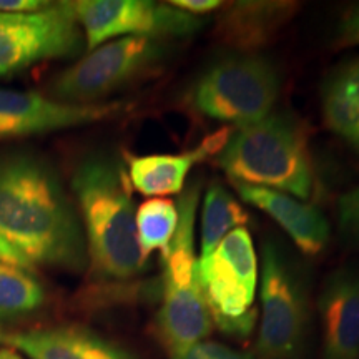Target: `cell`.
<instances>
[{
	"label": "cell",
	"mask_w": 359,
	"mask_h": 359,
	"mask_svg": "<svg viewBox=\"0 0 359 359\" xmlns=\"http://www.w3.org/2000/svg\"><path fill=\"white\" fill-rule=\"evenodd\" d=\"M8 346L29 359H138L95 331L74 325L22 331L11 336Z\"/></svg>",
	"instance_id": "cell-14"
},
{
	"label": "cell",
	"mask_w": 359,
	"mask_h": 359,
	"mask_svg": "<svg viewBox=\"0 0 359 359\" xmlns=\"http://www.w3.org/2000/svg\"><path fill=\"white\" fill-rule=\"evenodd\" d=\"M137 236L143 253L151 255L160 250L165 253L178 223V210L172 200L151 198L143 201L137 210Z\"/></svg>",
	"instance_id": "cell-20"
},
{
	"label": "cell",
	"mask_w": 359,
	"mask_h": 359,
	"mask_svg": "<svg viewBox=\"0 0 359 359\" xmlns=\"http://www.w3.org/2000/svg\"><path fill=\"white\" fill-rule=\"evenodd\" d=\"M338 230L344 243L359 250V185L338 201Z\"/></svg>",
	"instance_id": "cell-21"
},
{
	"label": "cell",
	"mask_w": 359,
	"mask_h": 359,
	"mask_svg": "<svg viewBox=\"0 0 359 359\" xmlns=\"http://www.w3.org/2000/svg\"><path fill=\"white\" fill-rule=\"evenodd\" d=\"M0 262L32 273L88 264L77 205L50 161L25 148L0 154Z\"/></svg>",
	"instance_id": "cell-1"
},
{
	"label": "cell",
	"mask_w": 359,
	"mask_h": 359,
	"mask_svg": "<svg viewBox=\"0 0 359 359\" xmlns=\"http://www.w3.org/2000/svg\"><path fill=\"white\" fill-rule=\"evenodd\" d=\"M70 188L82 222L88 264L102 280L123 281L148 266L137 236V210L123 163L105 151L79 161Z\"/></svg>",
	"instance_id": "cell-2"
},
{
	"label": "cell",
	"mask_w": 359,
	"mask_h": 359,
	"mask_svg": "<svg viewBox=\"0 0 359 359\" xmlns=\"http://www.w3.org/2000/svg\"><path fill=\"white\" fill-rule=\"evenodd\" d=\"M231 183L246 203L257 206L273 222L280 224L281 230L306 257H316L326 250L331 236L330 223L316 206L271 188L238 182Z\"/></svg>",
	"instance_id": "cell-13"
},
{
	"label": "cell",
	"mask_w": 359,
	"mask_h": 359,
	"mask_svg": "<svg viewBox=\"0 0 359 359\" xmlns=\"http://www.w3.org/2000/svg\"><path fill=\"white\" fill-rule=\"evenodd\" d=\"M122 102L74 105L37 92L0 88V140L85 127L125 114Z\"/></svg>",
	"instance_id": "cell-10"
},
{
	"label": "cell",
	"mask_w": 359,
	"mask_h": 359,
	"mask_svg": "<svg viewBox=\"0 0 359 359\" xmlns=\"http://www.w3.org/2000/svg\"><path fill=\"white\" fill-rule=\"evenodd\" d=\"M83 45L72 2H50L30 13H0V77L50 58L74 57Z\"/></svg>",
	"instance_id": "cell-9"
},
{
	"label": "cell",
	"mask_w": 359,
	"mask_h": 359,
	"mask_svg": "<svg viewBox=\"0 0 359 359\" xmlns=\"http://www.w3.org/2000/svg\"><path fill=\"white\" fill-rule=\"evenodd\" d=\"M302 4L290 0L223 2L215 17L213 35L233 53H259L293 20Z\"/></svg>",
	"instance_id": "cell-11"
},
{
	"label": "cell",
	"mask_w": 359,
	"mask_h": 359,
	"mask_svg": "<svg viewBox=\"0 0 359 359\" xmlns=\"http://www.w3.org/2000/svg\"><path fill=\"white\" fill-rule=\"evenodd\" d=\"M321 116L326 128L359 156V55L346 58L326 75Z\"/></svg>",
	"instance_id": "cell-17"
},
{
	"label": "cell",
	"mask_w": 359,
	"mask_h": 359,
	"mask_svg": "<svg viewBox=\"0 0 359 359\" xmlns=\"http://www.w3.org/2000/svg\"><path fill=\"white\" fill-rule=\"evenodd\" d=\"M170 4L180 11L191 13V15L203 17L205 13L218 11L223 2H219V0H173Z\"/></svg>",
	"instance_id": "cell-24"
},
{
	"label": "cell",
	"mask_w": 359,
	"mask_h": 359,
	"mask_svg": "<svg viewBox=\"0 0 359 359\" xmlns=\"http://www.w3.org/2000/svg\"><path fill=\"white\" fill-rule=\"evenodd\" d=\"M231 130L223 128L206 137L195 150L185 154H158L132 156L128 161V180L135 190L147 196H165L182 193L193 165L210 155H218L226 145Z\"/></svg>",
	"instance_id": "cell-15"
},
{
	"label": "cell",
	"mask_w": 359,
	"mask_h": 359,
	"mask_svg": "<svg viewBox=\"0 0 359 359\" xmlns=\"http://www.w3.org/2000/svg\"><path fill=\"white\" fill-rule=\"evenodd\" d=\"M0 359H25L17 349L8 346H0Z\"/></svg>",
	"instance_id": "cell-26"
},
{
	"label": "cell",
	"mask_w": 359,
	"mask_h": 359,
	"mask_svg": "<svg viewBox=\"0 0 359 359\" xmlns=\"http://www.w3.org/2000/svg\"><path fill=\"white\" fill-rule=\"evenodd\" d=\"M259 302L258 358L302 359L311 325L309 290L293 259L273 241H264L262 250Z\"/></svg>",
	"instance_id": "cell-6"
},
{
	"label": "cell",
	"mask_w": 359,
	"mask_h": 359,
	"mask_svg": "<svg viewBox=\"0 0 359 359\" xmlns=\"http://www.w3.org/2000/svg\"><path fill=\"white\" fill-rule=\"evenodd\" d=\"M47 291L35 273L0 262V321H13L39 311Z\"/></svg>",
	"instance_id": "cell-19"
},
{
	"label": "cell",
	"mask_w": 359,
	"mask_h": 359,
	"mask_svg": "<svg viewBox=\"0 0 359 359\" xmlns=\"http://www.w3.org/2000/svg\"><path fill=\"white\" fill-rule=\"evenodd\" d=\"M42 0H0V13H30L47 7Z\"/></svg>",
	"instance_id": "cell-25"
},
{
	"label": "cell",
	"mask_w": 359,
	"mask_h": 359,
	"mask_svg": "<svg viewBox=\"0 0 359 359\" xmlns=\"http://www.w3.org/2000/svg\"><path fill=\"white\" fill-rule=\"evenodd\" d=\"M198 275L213 325L228 336H248L257 321L258 258L246 226L228 233L210 257L198 259Z\"/></svg>",
	"instance_id": "cell-7"
},
{
	"label": "cell",
	"mask_w": 359,
	"mask_h": 359,
	"mask_svg": "<svg viewBox=\"0 0 359 359\" xmlns=\"http://www.w3.org/2000/svg\"><path fill=\"white\" fill-rule=\"evenodd\" d=\"M11 333H7L2 326H0V346H8L11 344Z\"/></svg>",
	"instance_id": "cell-27"
},
{
	"label": "cell",
	"mask_w": 359,
	"mask_h": 359,
	"mask_svg": "<svg viewBox=\"0 0 359 359\" xmlns=\"http://www.w3.org/2000/svg\"><path fill=\"white\" fill-rule=\"evenodd\" d=\"M334 48H351L359 47V2L351 4L341 13L338 25H336Z\"/></svg>",
	"instance_id": "cell-23"
},
{
	"label": "cell",
	"mask_w": 359,
	"mask_h": 359,
	"mask_svg": "<svg viewBox=\"0 0 359 359\" xmlns=\"http://www.w3.org/2000/svg\"><path fill=\"white\" fill-rule=\"evenodd\" d=\"M87 50L123 37L178 40L208 24L205 17L187 13L172 4L148 0H79L72 2Z\"/></svg>",
	"instance_id": "cell-8"
},
{
	"label": "cell",
	"mask_w": 359,
	"mask_h": 359,
	"mask_svg": "<svg viewBox=\"0 0 359 359\" xmlns=\"http://www.w3.org/2000/svg\"><path fill=\"white\" fill-rule=\"evenodd\" d=\"M316 311L321 359H359V269L331 273L321 286Z\"/></svg>",
	"instance_id": "cell-12"
},
{
	"label": "cell",
	"mask_w": 359,
	"mask_h": 359,
	"mask_svg": "<svg viewBox=\"0 0 359 359\" xmlns=\"http://www.w3.org/2000/svg\"><path fill=\"white\" fill-rule=\"evenodd\" d=\"M173 48V40L154 37L111 40L62 72L48 87V97L74 105L107 103L105 98L158 72Z\"/></svg>",
	"instance_id": "cell-5"
},
{
	"label": "cell",
	"mask_w": 359,
	"mask_h": 359,
	"mask_svg": "<svg viewBox=\"0 0 359 359\" xmlns=\"http://www.w3.org/2000/svg\"><path fill=\"white\" fill-rule=\"evenodd\" d=\"M170 359H259L257 353L241 351L217 341H200L183 351H178Z\"/></svg>",
	"instance_id": "cell-22"
},
{
	"label": "cell",
	"mask_w": 359,
	"mask_h": 359,
	"mask_svg": "<svg viewBox=\"0 0 359 359\" xmlns=\"http://www.w3.org/2000/svg\"><path fill=\"white\" fill-rule=\"evenodd\" d=\"M280 92V70L268 57L231 53L196 79L190 102L206 118L240 128L273 114Z\"/></svg>",
	"instance_id": "cell-4"
},
{
	"label": "cell",
	"mask_w": 359,
	"mask_h": 359,
	"mask_svg": "<svg viewBox=\"0 0 359 359\" xmlns=\"http://www.w3.org/2000/svg\"><path fill=\"white\" fill-rule=\"evenodd\" d=\"M212 330V311L200 281L180 288H163L156 331L170 356L208 338Z\"/></svg>",
	"instance_id": "cell-16"
},
{
	"label": "cell",
	"mask_w": 359,
	"mask_h": 359,
	"mask_svg": "<svg viewBox=\"0 0 359 359\" xmlns=\"http://www.w3.org/2000/svg\"><path fill=\"white\" fill-rule=\"evenodd\" d=\"M248 218L243 206L222 183H210L201 213V255L198 259L210 257L223 238L236 228H243Z\"/></svg>",
	"instance_id": "cell-18"
},
{
	"label": "cell",
	"mask_w": 359,
	"mask_h": 359,
	"mask_svg": "<svg viewBox=\"0 0 359 359\" xmlns=\"http://www.w3.org/2000/svg\"><path fill=\"white\" fill-rule=\"evenodd\" d=\"M217 165L230 182L271 188L303 201L316 187L306 133L293 115L281 111L233 128Z\"/></svg>",
	"instance_id": "cell-3"
}]
</instances>
